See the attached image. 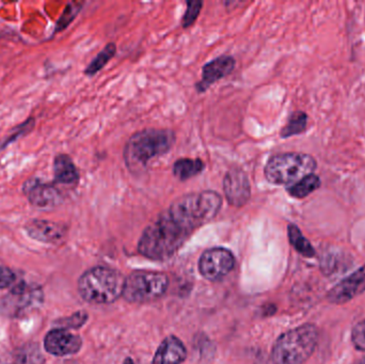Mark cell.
Here are the masks:
<instances>
[{
    "label": "cell",
    "mask_w": 365,
    "mask_h": 364,
    "mask_svg": "<svg viewBox=\"0 0 365 364\" xmlns=\"http://www.w3.org/2000/svg\"><path fill=\"white\" fill-rule=\"evenodd\" d=\"M192 233L165 211L143 231L138 244L139 254L151 260H167L179 251Z\"/></svg>",
    "instance_id": "6da1fadb"
},
{
    "label": "cell",
    "mask_w": 365,
    "mask_h": 364,
    "mask_svg": "<svg viewBox=\"0 0 365 364\" xmlns=\"http://www.w3.org/2000/svg\"><path fill=\"white\" fill-rule=\"evenodd\" d=\"M175 143V132L167 128H147L135 132L124 147L128 170L140 173L155 158L166 155Z\"/></svg>",
    "instance_id": "7a4b0ae2"
},
{
    "label": "cell",
    "mask_w": 365,
    "mask_h": 364,
    "mask_svg": "<svg viewBox=\"0 0 365 364\" xmlns=\"http://www.w3.org/2000/svg\"><path fill=\"white\" fill-rule=\"evenodd\" d=\"M222 198L214 190L191 192L178 198L167 211L181 222L191 232L210 222L218 215Z\"/></svg>",
    "instance_id": "3957f363"
},
{
    "label": "cell",
    "mask_w": 365,
    "mask_h": 364,
    "mask_svg": "<svg viewBox=\"0 0 365 364\" xmlns=\"http://www.w3.org/2000/svg\"><path fill=\"white\" fill-rule=\"evenodd\" d=\"M126 278L108 267H94L78 280V292L83 301L94 305L115 303L123 296Z\"/></svg>",
    "instance_id": "277c9868"
},
{
    "label": "cell",
    "mask_w": 365,
    "mask_h": 364,
    "mask_svg": "<svg viewBox=\"0 0 365 364\" xmlns=\"http://www.w3.org/2000/svg\"><path fill=\"white\" fill-rule=\"evenodd\" d=\"M319 331L314 325L306 324L283 333L272 348L274 364L306 363L319 343Z\"/></svg>",
    "instance_id": "5b68a950"
},
{
    "label": "cell",
    "mask_w": 365,
    "mask_h": 364,
    "mask_svg": "<svg viewBox=\"0 0 365 364\" xmlns=\"http://www.w3.org/2000/svg\"><path fill=\"white\" fill-rule=\"evenodd\" d=\"M317 167V160L309 154H276L268 160L264 175L274 185L291 186L313 173Z\"/></svg>",
    "instance_id": "8992f818"
},
{
    "label": "cell",
    "mask_w": 365,
    "mask_h": 364,
    "mask_svg": "<svg viewBox=\"0 0 365 364\" xmlns=\"http://www.w3.org/2000/svg\"><path fill=\"white\" fill-rule=\"evenodd\" d=\"M169 286L166 274L138 271L130 274L125 280L123 297L130 303H145L160 298Z\"/></svg>",
    "instance_id": "52a82bcc"
},
{
    "label": "cell",
    "mask_w": 365,
    "mask_h": 364,
    "mask_svg": "<svg viewBox=\"0 0 365 364\" xmlns=\"http://www.w3.org/2000/svg\"><path fill=\"white\" fill-rule=\"evenodd\" d=\"M43 297L41 286L21 282L0 299V313L6 318H23L42 305Z\"/></svg>",
    "instance_id": "ba28073f"
},
{
    "label": "cell",
    "mask_w": 365,
    "mask_h": 364,
    "mask_svg": "<svg viewBox=\"0 0 365 364\" xmlns=\"http://www.w3.org/2000/svg\"><path fill=\"white\" fill-rule=\"evenodd\" d=\"M235 258L225 248L206 250L199 260V271L205 279L218 281L233 271Z\"/></svg>",
    "instance_id": "9c48e42d"
},
{
    "label": "cell",
    "mask_w": 365,
    "mask_h": 364,
    "mask_svg": "<svg viewBox=\"0 0 365 364\" xmlns=\"http://www.w3.org/2000/svg\"><path fill=\"white\" fill-rule=\"evenodd\" d=\"M23 192L30 204L38 209H53L63 202L61 192L38 177L27 180L24 183Z\"/></svg>",
    "instance_id": "30bf717a"
},
{
    "label": "cell",
    "mask_w": 365,
    "mask_h": 364,
    "mask_svg": "<svg viewBox=\"0 0 365 364\" xmlns=\"http://www.w3.org/2000/svg\"><path fill=\"white\" fill-rule=\"evenodd\" d=\"M223 192L230 205L242 207L251 197V186L248 175L240 167L229 169L223 179Z\"/></svg>",
    "instance_id": "8fae6325"
},
{
    "label": "cell",
    "mask_w": 365,
    "mask_h": 364,
    "mask_svg": "<svg viewBox=\"0 0 365 364\" xmlns=\"http://www.w3.org/2000/svg\"><path fill=\"white\" fill-rule=\"evenodd\" d=\"M83 346V340L78 336L68 333L66 329H53L47 333L44 348L48 354L57 357L77 354Z\"/></svg>",
    "instance_id": "7c38bea8"
},
{
    "label": "cell",
    "mask_w": 365,
    "mask_h": 364,
    "mask_svg": "<svg viewBox=\"0 0 365 364\" xmlns=\"http://www.w3.org/2000/svg\"><path fill=\"white\" fill-rule=\"evenodd\" d=\"M365 292V265L339 282L328 293V301L336 305L347 303Z\"/></svg>",
    "instance_id": "4fadbf2b"
},
{
    "label": "cell",
    "mask_w": 365,
    "mask_h": 364,
    "mask_svg": "<svg viewBox=\"0 0 365 364\" xmlns=\"http://www.w3.org/2000/svg\"><path fill=\"white\" fill-rule=\"evenodd\" d=\"M235 68V59L232 56L223 55L206 63L202 70V79L195 85L199 93L205 92L210 85L229 76Z\"/></svg>",
    "instance_id": "5bb4252c"
},
{
    "label": "cell",
    "mask_w": 365,
    "mask_h": 364,
    "mask_svg": "<svg viewBox=\"0 0 365 364\" xmlns=\"http://www.w3.org/2000/svg\"><path fill=\"white\" fill-rule=\"evenodd\" d=\"M28 236L45 244H58L66 237V227L58 222L34 219L25 226Z\"/></svg>",
    "instance_id": "9a60e30c"
},
{
    "label": "cell",
    "mask_w": 365,
    "mask_h": 364,
    "mask_svg": "<svg viewBox=\"0 0 365 364\" xmlns=\"http://www.w3.org/2000/svg\"><path fill=\"white\" fill-rule=\"evenodd\" d=\"M186 357V348L181 340L177 337H169L158 348L153 364H181Z\"/></svg>",
    "instance_id": "2e32d148"
},
{
    "label": "cell",
    "mask_w": 365,
    "mask_h": 364,
    "mask_svg": "<svg viewBox=\"0 0 365 364\" xmlns=\"http://www.w3.org/2000/svg\"><path fill=\"white\" fill-rule=\"evenodd\" d=\"M53 168L55 183L64 186H76L78 184L81 179L78 169L68 154H58L53 160Z\"/></svg>",
    "instance_id": "e0dca14e"
},
{
    "label": "cell",
    "mask_w": 365,
    "mask_h": 364,
    "mask_svg": "<svg viewBox=\"0 0 365 364\" xmlns=\"http://www.w3.org/2000/svg\"><path fill=\"white\" fill-rule=\"evenodd\" d=\"M205 169V164L200 158H180L173 165V175L180 181H187L201 175Z\"/></svg>",
    "instance_id": "ac0fdd59"
},
{
    "label": "cell",
    "mask_w": 365,
    "mask_h": 364,
    "mask_svg": "<svg viewBox=\"0 0 365 364\" xmlns=\"http://www.w3.org/2000/svg\"><path fill=\"white\" fill-rule=\"evenodd\" d=\"M321 185L322 182L319 175L311 173V175L302 177L297 183L287 186V190L293 198L304 199L315 190L319 189Z\"/></svg>",
    "instance_id": "d6986e66"
},
{
    "label": "cell",
    "mask_w": 365,
    "mask_h": 364,
    "mask_svg": "<svg viewBox=\"0 0 365 364\" xmlns=\"http://www.w3.org/2000/svg\"><path fill=\"white\" fill-rule=\"evenodd\" d=\"M287 233H289V243L298 254L306 256V258H313L315 256L314 248L312 247L310 241L302 235V231L297 226L289 224Z\"/></svg>",
    "instance_id": "ffe728a7"
},
{
    "label": "cell",
    "mask_w": 365,
    "mask_h": 364,
    "mask_svg": "<svg viewBox=\"0 0 365 364\" xmlns=\"http://www.w3.org/2000/svg\"><path fill=\"white\" fill-rule=\"evenodd\" d=\"M115 53H117V45L113 42L108 43L87 66L85 74L87 76H93L96 73L102 71L104 66L115 57Z\"/></svg>",
    "instance_id": "44dd1931"
},
{
    "label": "cell",
    "mask_w": 365,
    "mask_h": 364,
    "mask_svg": "<svg viewBox=\"0 0 365 364\" xmlns=\"http://www.w3.org/2000/svg\"><path fill=\"white\" fill-rule=\"evenodd\" d=\"M45 358L36 343L25 344L15 356L14 364H44Z\"/></svg>",
    "instance_id": "7402d4cb"
},
{
    "label": "cell",
    "mask_w": 365,
    "mask_h": 364,
    "mask_svg": "<svg viewBox=\"0 0 365 364\" xmlns=\"http://www.w3.org/2000/svg\"><path fill=\"white\" fill-rule=\"evenodd\" d=\"M307 125H308V115L302 111H297L293 113L289 118L287 125L282 128L280 135L282 138H289V137L300 135L306 132Z\"/></svg>",
    "instance_id": "603a6c76"
},
{
    "label": "cell",
    "mask_w": 365,
    "mask_h": 364,
    "mask_svg": "<svg viewBox=\"0 0 365 364\" xmlns=\"http://www.w3.org/2000/svg\"><path fill=\"white\" fill-rule=\"evenodd\" d=\"M34 122L36 121H34V118H29V119L26 120L23 123L13 128L12 130L8 132V135L0 140V152L6 149V147H9L11 143L19 140L21 137L25 136L28 132H31V130H34Z\"/></svg>",
    "instance_id": "cb8c5ba5"
},
{
    "label": "cell",
    "mask_w": 365,
    "mask_h": 364,
    "mask_svg": "<svg viewBox=\"0 0 365 364\" xmlns=\"http://www.w3.org/2000/svg\"><path fill=\"white\" fill-rule=\"evenodd\" d=\"M81 6H83V4H81V2H71V4H68L66 8L64 9V12L62 13L57 25H56V32L62 31V30L68 27V25L74 21L75 17L81 10Z\"/></svg>",
    "instance_id": "d4e9b609"
},
{
    "label": "cell",
    "mask_w": 365,
    "mask_h": 364,
    "mask_svg": "<svg viewBox=\"0 0 365 364\" xmlns=\"http://www.w3.org/2000/svg\"><path fill=\"white\" fill-rule=\"evenodd\" d=\"M202 6H203V1H200V0H189V1H187L186 12H185L182 19V28L187 29L195 23L197 17H199L200 12H201Z\"/></svg>",
    "instance_id": "484cf974"
},
{
    "label": "cell",
    "mask_w": 365,
    "mask_h": 364,
    "mask_svg": "<svg viewBox=\"0 0 365 364\" xmlns=\"http://www.w3.org/2000/svg\"><path fill=\"white\" fill-rule=\"evenodd\" d=\"M88 316L85 312L81 311L78 313H75L71 318H64V320L58 321L57 324L59 325L60 329L68 328H79L87 322Z\"/></svg>",
    "instance_id": "4316f807"
},
{
    "label": "cell",
    "mask_w": 365,
    "mask_h": 364,
    "mask_svg": "<svg viewBox=\"0 0 365 364\" xmlns=\"http://www.w3.org/2000/svg\"><path fill=\"white\" fill-rule=\"evenodd\" d=\"M351 341L358 350L365 352V320L358 323L351 333Z\"/></svg>",
    "instance_id": "83f0119b"
},
{
    "label": "cell",
    "mask_w": 365,
    "mask_h": 364,
    "mask_svg": "<svg viewBox=\"0 0 365 364\" xmlns=\"http://www.w3.org/2000/svg\"><path fill=\"white\" fill-rule=\"evenodd\" d=\"M15 274L8 267L0 266V290L9 288L14 284Z\"/></svg>",
    "instance_id": "f1b7e54d"
},
{
    "label": "cell",
    "mask_w": 365,
    "mask_h": 364,
    "mask_svg": "<svg viewBox=\"0 0 365 364\" xmlns=\"http://www.w3.org/2000/svg\"><path fill=\"white\" fill-rule=\"evenodd\" d=\"M123 364H135L134 361L132 360L130 358H126L125 361H124Z\"/></svg>",
    "instance_id": "f546056e"
},
{
    "label": "cell",
    "mask_w": 365,
    "mask_h": 364,
    "mask_svg": "<svg viewBox=\"0 0 365 364\" xmlns=\"http://www.w3.org/2000/svg\"><path fill=\"white\" fill-rule=\"evenodd\" d=\"M358 364H365V358L362 359V360Z\"/></svg>",
    "instance_id": "4dcf8cb0"
}]
</instances>
